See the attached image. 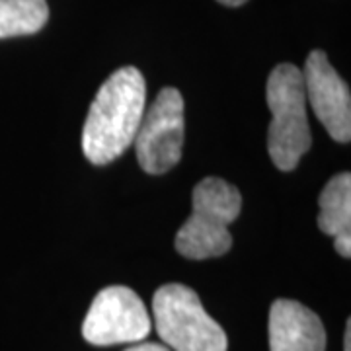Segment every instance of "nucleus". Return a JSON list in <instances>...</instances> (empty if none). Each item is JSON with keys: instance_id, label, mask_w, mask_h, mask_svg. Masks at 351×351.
I'll use <instances>...</instances> for the list:
<instances>
[{"instance_id": "nucleus-3", "label": "nucleus", "mask_w": 351, "mask_h": 351, "mask_svg": "<svg viewBox=\"0 0 351 351\" xmlns=\"http://www.w3.org/2000/svg\"><path fill=\"white\" fill-rule=\"evenodd\" d=\"M242 195L221 178H205L193 189V213L176 234V250L188 260L219 258L232 246L230 223L239 219Z\"/></svg>"}, {"instance_id": "nucleus-5", "label": "nucleus", "mask_w": 351, "mask_h": 351, "mask_svg": "<svg viewBox=\"0 0 351 351\" xmlns=\"http://www.w3.org/2000/svg\"><path fill=\"white\" fill-rule=\"evenodd\" d=\"M184 131V98L176 88H162L149 112L143 115L133 141L141 168L147 174L172 170L182 158Z\"/></svg>"}, {"instance_id": "nucleus-6", "label": "nucleus", "mask_w": 351, "mask_h": 351, "mask_svg": "<svg viewBox=\"0 0 351 351\" xmlns=\"http://www.w3.org/2000/svg\"><path fill=\"white\" fill-rule=\"evenodd\" d=\"M152 320L145 302L123 285L101 289L90 304L82 336L92 346L138 343L151 334Z\"/></svg>"}, {"instance_id": "nucleus-2", "label": "nucleus", "mask_w": 351, "mask_h": 351, "mask_svg": "<svg viewBox=\"0 0 351 351\" xmlns=\"http://www.w3.org/2000/svg\"><path fill=\"white\" fill-rule=\"evenodd\" d=\"M265 96L274 115L267 129V152L279 170L291 172L313 147L301 69L277 64L267 78Z\"/></svg>"}, {"instance_id": "nucleus-4", "label": "nucleus", "mask_w": 351, "mask_h": 351, "mask_svg": "<svg viewBox=\"0 0 351 351\" xmlns=\"http://www.w3.org/2000/svg\"><path fill=\"white\" fill-rule=\"evenodd\" d=\"M156 334L172 351H226L228 339L193 289L168 283L152 297Z\"/></svg>"}, {"instance_id": "nucleus-13", "label": "nucleus", "mask_w": 351, "mask_h": 351, "mask_svg": "<svg viewBox=\"0 0 351 351\" xmlns=\"http://www.w3.org/2000/svg\"><path fill=\"white\" fill-rule=\"evenodd\" d=\"M217 2H221V4H225V6H242L246 0H217Z\"/></svg>"}, {"instance_id": "nucleus-9", "label": "nucleus", "mask_w": 351, "mask_h": 351, "mask_svg": "<svg viewBox=\"0 0 351 351\" xmlns=\"http://www.w3.org/2000/svg\"><path fill=\"white\" fill-rule=\"evenodd\" d=\"M318 226L324 234H351V174L341 172L328 182L320 193Z\"/></svg>"}, {"instance_id": "nucleus-7", "label": "nucleus", "mask_w": 351, "mask_h": 351, "mask_svg": "<svg viewBox=\"0 0 351 351\" xmlns=\"http://www.w3.org/2000/svg\"><path fill=\"white\" fill-rule=\"evenodd\" d=\"M306 104L324 125L328 135L338 143L351 141V96L350 88L328 61L324 51H311L302 69Z\"/></svg>"}, {"instance_id": "nucleus-11", "label": "nucleus", "mask_w": 351, "mask_h": 351, "mask_svg": "<svg viewBox=\"0 0 351 351\" xmlns=\"http://www.w3.org/2000/svg\"><path fill=\"white\" fill-rule=\"evenodd\" d=\"M125 351H170L166 346H160V343H143V341H138L137 346H133V348H129Z\"/></svg>"}, {"instance_id": "nucleus-10", "label": "nucleus", "mask_w": 351, "mask_h": 351, "mask_svg": "<svg viewBox=\"0 0 351 351\" xmlns=\"http://www.w3.org/2000/svg\"><path fill=\"white\" fill-rule=\"evenodd\" d=\"M47 20V0H0V39L38 34Z\"/></svg>"}, {"instance_id": "nucleus-8", "label": "nucleus", "mask_w": 351, "mask_h": 351, "mask_svg": "<svg viewBox=\"0 0 351 351\" xmlns=\"http://www.w3.org/2000/svg\"><path fill=\"white\" fill-rule=\"evenodd\" d=\"M269 351H326L318 314L297 301L279 299L269 311Z\"/></svg>"}, {"instance_id": "nucleus-1", "label": "nucleus", "mask_w": 351, "mask_h": 351, "mask_svg": "<svg viewBox=\"0 0 351 351\" xmlns=\"http://www.w3.org/2000/svg\"><path fill=\"white\" fill-rule=\"evenodd\" d=\"M145 78L135 66L115 71L101 84L82 129V151L90 162H113L133 145L145 115Z\"/></svg>"}, {"instance_id": "nucleus-12", "label": "nucleus", "mask_w": 351, "mask_h": 351, "mask_svg": "<svg viewBox=\"0 0 351 351\" xmlns=\"http://www.w3.org/2000/svg\"><path fill=\"white\" fill-rule=\"evenodd\" d=\"M343 351H351V320L346 324V336H343Z\"/></svg>"}]
</instances>
